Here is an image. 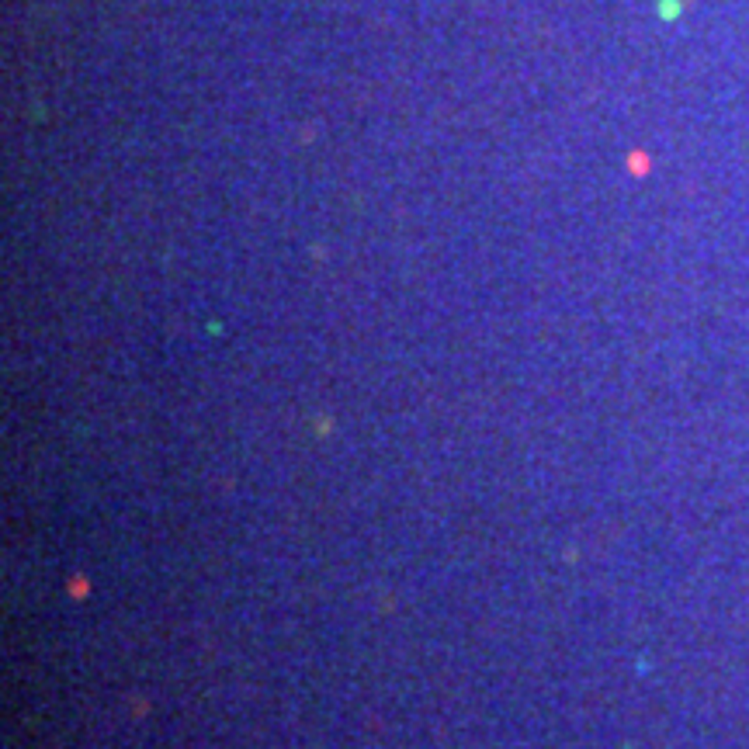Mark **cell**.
Segmentation results:
<instances>
[{"instance_id": "2", "label": "cell", "mask_w": 749, "mask_h": 749, "mask_svg": "<svg viewBox=\"0 0 749 749\" xmlns=\"http://www.w3.org/2000/svg\"><path fill=\"white\" fill-rule=\"evenodd\" d=\"M316 434H330V420H316Z\"/></svg>"}, {"instance_id": "1", "label": "cell", "mask_w": 749, "mask_h": 749, "mask_svg": "<svg viewBox=\"0 0 749 749\" xmlns=\"http://www.w3.org/2000/svg\"><path fill=\"white\" fill-rule=\"evenodd\" d=\"M66 590H70V597H73V600H87V594H90V579L77 572V576H70V579H66Z\"/></svg>"}]
</instances>
